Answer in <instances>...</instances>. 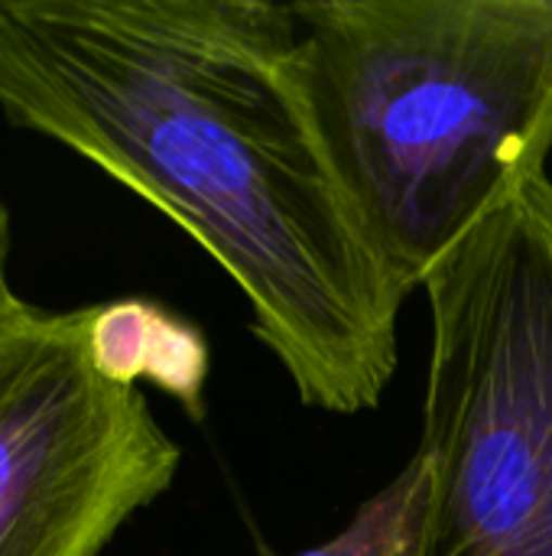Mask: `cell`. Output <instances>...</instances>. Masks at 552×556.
<instances>
[{
	"label": "cell",
	"mask_w": 552,
	"mask_h": 556,
	"mask_svg": "<svg viewBox=\"0 0 552 556\" xmlns=\"http://www.w3.org/2000/svg\"><path fill=\"white\" fill-rule=\"evenodd\" d=\"M182 450L94 342V306L20 300L0 323V556H98Z\"/></svg>",
	"instance_id": "277c9868"
},
{
	"label": "cell",
	"mask_w": 552,
	"mask_h": 556,
	"mask_svg": "<svg viewBox=\"0 0 552 556\" xmlns=\"http://www.w3.org/2000/svg\"><path fill=\"white\" fill-rule=\"evenodd\" d=\"M420 556H552V179L495 205L426 277Z\"/></svg>",
	"instance_id": "3957f363"
},
{
	"label": "cell",
	"mask_w": 552,
	"mask_h": 556,
	"mask_svg": "<svg viewBox=\"0 0 552 556\" xmlns=\"http://www.w3.org/2000/svg\"><path fill=\"white\" fill-rule=\"evenodd\" d=\"M0 111L195 238L303 404H381L407 296L309 114L290 3L0 0Z\"/></svg>",
	"instance_id": "6da1fadb"
},
{
	"label": "cell",
	"mask_w": 552,
	"mask_h": 556,
	"mask_svg": "<svg viewBox=\"0 0 552 556\" xmlns=\"http://www.w3.org/2000/svg\"><path fill=\"white\" fill-rule=\"evenodd\" d=\"M429 508V463L416 450L410 466L371 502L351 525L322 547L296 556H420Z\"/></svg>",
	"instance_id": "8992f818"
},
{
	"label": "cell",
	"mask_w": 552,
	"mask_h": 556,
	"mask_svg": "<svg viewBox=\"0 0 552 556\" xmlns=\"http://www.w3.org/2000/svg\"><path fill=\"white\" fill-rule=\"evenodd\" d=\"M7 257H10V215H7V208L0 202V323L20 303V296H16V290L10 287V277H7Z\"/></svg>",
	"instance_id": "52a82bcc"
},
{
	"label": "cell",
	"mask_w": 552,
	"mask_h": 556,
	"mask_svg": "<svg viewBox=\"0 0 552 556\" xmlns=\"http://www.w3.org/2000/svg\"><path fill=\"white\" fill-rule=\"evenodd\" d=\"M296 72L329 163L403 296L547 176L552 0H312Z\"/></svg>",
	"instance_id": "7a4b0ae2"
},
{
	"label": "cell",
	"mask_w": 552,
	"mask_h": 556,
	"mask_svg": "<svg viewBox=\"0 0 552 556\" xmlns=\"http://www.w3.org/2000/svg\"><path fill=\"white\" fill-rule=\"evenodd\" d=\"M94 342L101 362L124 381H153L198 420L208 378V342L195 326L146 300L94 306Z\"/></svg>",
	"instance_id": "5b68a950"
}]
</instances>
